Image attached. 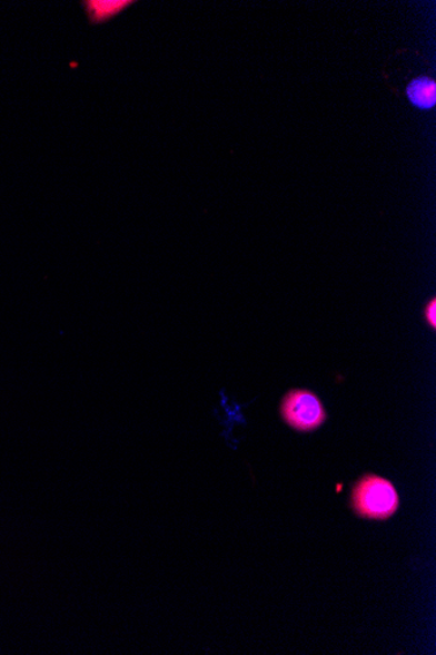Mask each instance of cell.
<instances>
[{"label":"cell","mask_w":436,"mask_h":655,"mask_svg":"<svg viewBox=\"0 0 436 655\" xmlns=\"http://www.w3.org/2000/svg\"><path fill=\"white\" fill-rule=\"evenodd\" d=\"M400 499L389 480L368 473L360 478L351 491V508L359 517L385 521L393 517Z\"/></svg>","instance_id":"6da1fadb"},{"label":"cell","mask_w":436,"mask_h":655,"mask_svg":"<svg viewBox=\"0 0 436 655\" xmlns=\"http://www.w3.org/2000/svg\"><path fill=\"white\" fill-rule=\"evenodd\" d=\"M281 417L298 432H314L326 423L327 412L319 397L310 390H290L281 401Z\"/></svg>","instance_id":"7a4b0ae2"},{"label":"cell","mask_w":436,"mask_h":655,"mask_svg":"<svg viewBox=\"0 0 436 655\" xmlns=\"http://www.w3.org/2000/svg\"><path fill=\"white\" fill-rule=\"evenodd\" d=\"M409 102L420 110H433L436 105V81L433 78L412 79L405 88Z\"/></svg>","instance_id":"3957f363"},{"label":"cell","mask_w":436,"mask_h":655,"mask_svg":"<svg viewBox=\"0 0 436 655\" xmlns=\"http://www.w3.org/2000/svg\"><path fill=\"white\" fill-rule=\"evenodd\" d=\"M132 2H87L86 9L90 20L101 22L116 17V14L122 12Z\"/></svg>","instance_id":"277c9868"},{"label":"cell","mask_w":436,"mask_h":655,"mask_svg":"<svg viewBox=\"0 0 436 655\" xmlns=\"http://www.w3.org/2000/svg\"><path fill=\"white\" fill-rule=\"evenodd\" d=\"M425 320L427 322V325H430V328L433 330H435L436 328V300L432 299L430 301H428L426 307H425Z\"/></svg>","instance_id":"5b68a950"}]
</instances>
